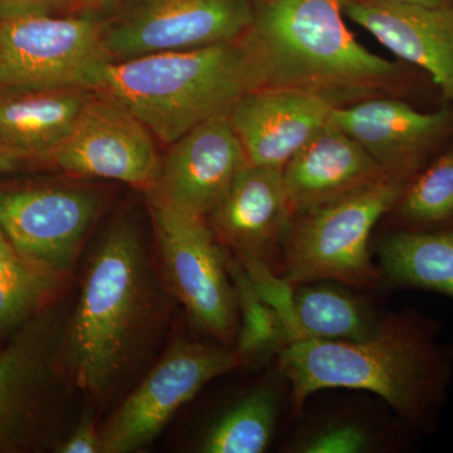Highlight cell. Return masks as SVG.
Returning <instances> with one entry per match:
<instances>
[{
	"mask_svg": "<svg viewBox=\"0 0 453 453\" xmlns=\"http://www.w3.org/2000/svg\"><path fill=\"white\" fill-rule=\"evenodd\" d=\"M334 106L300 89L258 88L241 97L228 115L249 163L282 170L329 122Z\"/></svg>",
	"mask_w": 453,
	"mask_h": 453,
	"instance_id": "cell-16",
	"label": "cell"
},
{
	"mask_svg": "<svg viewBox=\"0 0 453 453\" xmlns=\"http://www.w3.org/2000/svg\"><path fill=\"white\" fill-rule=\"evenodd\" d=\"M242 264L253 288L268 305L280 316L290 342L303 339L294 308V292L296 286L292 285L286 277L279 275L275 268L256 259H238ZM288 342V344H290Z\"/></svg>",
	"mask_w": 453,
	"mask_h": 453,
	"instance_id": "cell-26",
	"label": "cell"
},
{
	"mask_svg": "<svg viewBox=\"0 0 453 453\" xmlns=\"http://www.w3.org/2000/svg\"><path fill=\"white\" fill-rule=\"evenodd\" d=\"M374 438L356 422L334 421L320 426L297 443L303 453H362L372 451Z\"/></svg>",
	"mask_w": 453,
	"mask_h": 453,
	"instance_id": "cell-27",
	"label": "cell"
},
{
	"mask_svg": "<svg viewBox=\"0 0 453 453\" xmlns=\"http://www.w3.org/2000/svg\"><path fill=\"white\" fill-rule=\"evenodd\" d=\"M67 2L68 0H0V19L27 14L50 13Z\"/></svg>",
	"mask_w": 453,
	"mask_h": 453,
	"instance_id": "cell-29",
	"label": "cell"
},
{
	"mask_svg": "<svg viewBox=\"0 0 453 453\" xmlns=\"http://www.w3.org/2000/svg\"><path fill=\"white\" fill-rule=\"evenodd\" d=\"M378 258L381 277L389 285L453 299V226L393 232L378 247Z\"/></svg>",
	"mask_w": 453,
	"mask_h": 453,
	"instance_id": "cell-20",
	"label": "cell"
},
{
	"mask_svg": "<svg viewBox=\"0 0 453 453\" xmlns=\"http://www.w3.org/2000/svg\"><path fill=\"white\" fill-rule=\"evenodd\" d=\"M344 17V0H262L255 5L240 41L258 88L300 89L335 106L393 88L404 68L365 49Z\"/></svg>",
	"mask_w": 453,
	"mask_h": 453,
	"instance_id": "cell-3",
	"label": "cell"
},
{
	"mask_svg": "<svg viewBox=\"0 0 453 453\" xmlns=\"http://www.w3.org/2000/svg\"><path fill=\"white\" fill-rule=\"evenodd\" d=\"M344 13L393 55L426 71L453 104V5L344 0Z\"/></svg>",
	"mask_w": 453,
	"mask_h": 453,
	"instance_id": "cell-17",
	"label": "cell"
},
{
	"mask_svg": "<svg viewBox=\"0 0 453 453\" xmlns=\"http://www.w3.org/2000/svg\"><path fill=\"white\" fill-rule=\"evenodd\" d=\"M240 368L234 349L177 340L100 429L101 453L150 443L205 384Z\"/></svg>",
	"mask_w": 453,
	"mask_h": 453,
	"instance_id": "cell-10",
	"label": "cell"
},
{
	"mask_svg": "<svg viewBox=\"0 0 453 453\" xmlns=\"http://www.w3.org/2000/svg\"><path fill=\"white\" fill-rule=\"evenodd\" d=\"M395 207L405 229L434 231L453 222V145L408 183Z\"/></svg>",
	"mask_w": 453,
	"mask_h": 453,
	"instance_id": "cell-24",
	"label": "cell"
},
{
	"mask_svg": "<svg viewBox=\"0 0 453 453\" xmlns=\"http://www.w3.org/2000/svg\"><path fill=\"white\" fill-rule=\"evenodd\" d=\"M103 193L80 186L0 190V226L28 264L65 277L104 208Z\"/></svg>",
	"mask_w": 453,
	"mask_h": 453,
	"instance_id": "cell-11",
	"label": "cell"
},
{
	"mask_svg": "<svg viewBox=\"0 0 453 453\" xmlns=\"http://www.w3.org/2000/svg\"><path fill=\"white\" fill-rule=\"evenodd\" d=\"M336 283L315 281L295 288V316L303 339L357 342L380 329L384 318L371 303L345 288L344 283Z\"/></svg>",
	"mask_w": 453,
	"mask_h": 453,
	"instance_id": "cell-21",
	"label": "cell"
},
{
	"mask_svg": "<svg viewBox=\"0 0 453 453\" xmlns=\"http://www.w3.org/2000/svg\"><path fill=\"white\" fill-rule=\"evenodd\" d=\"M279 396L271 387H259L232 405L203 434V453H261L275 432Z\"/></svg>",
	"mask_w": 453,
	"mask_h": 453,
	"instance_id": "cell-23",
	"label": "cell"
},
{
	"mask_svg": "<svg viewBox=\"0 0 453 453\" xmlns=\"http://www.w3.org/2000/svg\"><path fill=\"white\" fill-rule=\"evenodd\" d=\"M40 162V159L32 155L0 145V175L22 172Z\"/></svg>",
	"mask_w": 453,
	"mask_h": 453,
	"instance_id": "cell-30",
	"label": "cell"
},
{
	"mask_svg": "<svg viewBox=\"0 0 453 453\" xmlns=\"http://www.w3.org/2000/svg\"><path fill=\"white\" fill-rule=\"evenodd\" d=\"M18 257L16 250L12 246L11 241L8 240L2 226H0V261H7V259Z\"/></svg>",
	"mask_w": 453,
	"mask_h": 453,
	"instance_id": "cell-32",
	"label": "cell"
},
{
	"mask_svg": "<svg viewBox=\"0 0 453 453\" xmlns=\"http://www.w3.org/2000/svg\"><path fill=\"white\" fill-rule=\"evenodd\" d=\"M157 265L130 219L113 223L89 255L62 357L68 380L96 403L139 372L165 326L173 297Z\"/></svg>",
	"mask_w": 453,
	"mask_h": 453,
	"instance_id": "cell-1",
	"label": "cell"
},
{
	"mask_svg": "<svg viewBox=\"0 0 453 453\" xmlns=\"http://www.w3.org/2000/svg\"><path fill=\"white\" fill-rule=\"evenodd\" d=\"M247 164L228 112L220 113L173 142L148 192L150 204L207 219Z\"/></svg>",
	"mask_w": 453,
	"mask_h": 453,
	"instance_id": "cell-13",
	"label": "cell"
},
{
	"mask_svg": "<svg viewBox=\"0 0 453 453\" xmlns=\"http://www.w3.org/2000/svg\"><path fill=\"white\" fill-rule=\"evenodd\" d=\"M57 453H101L100 429L89 411L83 412L73 431L56 447Z\"/></svg>",
	"mask_w": 453,
	"mask_h": 453,
	"instance_id": "cell-28",
	"label": "cell"
},
{
	"mask_svg": "<svg viewBox=\"0 0 453 453\" xmlns=\"http://www.w3.org/2000/svg\"><path fill=\"white\" fill-rule=\"evenodd\" d=\"M253 16L251 0H127L104 23V46L116 62L231 43L249 31Z\"/></svg>",
	"mask_w": 453,
	"mask_h": 453,
	"instance_id": "cell-9",
	"label": "cell"
},
{
	"mask_svg": "<svg viewBox=\"0 0 453 453\" xmlns=\"http://www.w3.org/2000/svg\"><path fill=\"white\" fill-rule=\"evenodd\" d=\"M329 122L344 131L392 177L408 179L453 122L452 111L423 112L395 98L334 106Z\"/></svg>",
	"mask_w": 453,
	"mask_h": 453,
	"instance_id": "cell-15",
	"label": "cell"
},
{
	"mask_svg": "<svg viewBox=\"0 0 453 453\" xmlns=\"http://www.w3.org/2000/svg\"><path fill=\"white\" fill-rule=\"evenodd\" d=\"M157 264L170 296L199 332L222 345L234 342L238 309L226 251L207 219L150 204Z\"/></svg>",
	"mask_w": 453,
	"mask_h": 453,
	"instance_id": "cell-8",
	"label": "cell"
},
{
	"mask_svg": "<svg viewBox=\"0 0 453 453\" xmlns=\"http://www.w3.org/2000/svg\"><path fill=\"white\" fill-rule=\"evenodd\" d=\"M295 217L282 170L249 163L207 222L234 257L275 268Z\"/></svg>",
	"mask_w": 453,
	"mask_h": 453,
	"instance_id": "cell-14",
	"label": "cell"
},
{
	"mask_svg": "<svg viewBox=\"0 0 453 453\" xmlns=\"http://www.w3.org/2000/svg\"><path fill=\"white\" fill-rule=\"evenodd\" d=\"M381 3H395V4H417L426 7H445L452 5L451 0H375Z\"/></svg>",
	"mask_w": 453,
	"mask_h": 453,
	"instance_id": "cell-31",
	"label": "cell"
},
{
	"mask_svg": "<svg viewBox=\"0 0 453 453\" xmlns=\"http://www.w3.org/2000/svg\"><path fill=\"white\" fill-rule=\"evenodd\" d=\"M410 180L387 177L347 196L295 217L282 243L281 275L292 285L342 282L375 288L383 281L369 238L378 220L395 207Z\"/></svg>",
	"mask_w": 453,
	"mask_h": 453,
	"instance_id": "cell-5",
	"label": "cell"
},
{
	"mask_svg": "<svg viewBox=\"0 0 453 453\" xmlns=\"http://www.w3.org/2000/svg\"><path fill=\"white\" fill-rule=\"evenodd\" d=\"M153 136L127 107L95 91L49 163L68 174L121 181L148 193L162 163Z\"/></svg>",
	"mask_w": 453,
	"mask_h": 453,
	"instance_id": "cell-12",
	"label": "cell"
},
{
	"mask_svg": "<svg viewBox=\"0 0 453 453\" xmlns=\"http://www.w3.org/2000/svg\"><path fill=\"white\" fill-rule=\"evenodd\" d=\"M65 321L58 309L38 312L0 351V453L53 451L59 436V372Z\"/></svg>",
	"mask_w": 453,
	"mask_h": 453,
	"instance_id": "cell-6",
	"label": "cell"
},
{
	"mask_svg": "<svg viewBox=\"0 0 453 453\" xmlns=\"http://www.w3.org/2000/svg\"><path fill=\"white\" fill-rule=\"evenodd\" d=\"M61 279L20 257L0 261V335L19 329L37 315Z\"/></svg>",
	"mask_w": 453,
	"mask_h": 453,
	"instance_id": "cell-25",
	"label": "cell"
},
{
	"mask_svg": "<svg viewBox=\"0 0 453 453\" xmlns=\"http://www.w3.org/2000/svg\"><path fill=\"white\" fill-rule=\"evenodd\" d=\"M257 88L251 59L238 40L111 62L100 91L172 145L202 122L231 111Z\"/></svg>",
	"mask_w": 453,
	"mask_h": 453,
	"instance_id": "cell-4",
	"label": "cell"
},
{
	"mask_svg": "<svg viewBox=\"0 0 453 453\" xmlns=\"http://www.w3.org/2000/svg\"><path fill=\"white\" fill-rule=\"evenodd\" d=\"M226 268L237 301L241 325L234 349L240 366L261 368L290 342L275 310L255 290L242 264L226 252Z\"/></svg>",
	"mask_w": 453,
	"mask_h": 453,
	"instance_id": "cell-22",
	"label": "cell"
},
{
	"mask_svg": "<svg viewBox=\"0 0 453 453\" xmlns=\"http://www.w3.org/2000/svg\"><path fill=\"white\" fill-rule=\"evenodd\" d=\"M437 321L417 311L386 316L357 342L301 339L277 356L299 411L319 390H368L381 396L413 429L434 428L453 372V345L438 342Z\"/></svg>",
	"mask_w": 453,
	"mask_h": 453,
	"instance_id": "cell-2",
	"label": "cell"
},
{
	"mask_svg": "<svg viewBox=\"0 0 453 453\" xmlns=\"http://www.w3.org/2000/svg\"><path fill=\"white\" fill-rule=\"evenodd\" d=\"M103 28L92 16L43 13L0 19V92L100 91L112 62Z\"/></svg>",
	"mask_w": 453,
	"mask_h": 453,
	"instance_id": "cell-7",
	"label": "cell"
},
{
	"mask_svg": "<svg viewBox=\"0 0 453 453\" xmlns=\"http://www.w3.org/2000/svg\"><path fill=\"white\" fill-rule=\"evenodd\" d=\"M83 4L88 5V7H100V5L109 4L112 0H79Z\"/></svg>",
	"mask_w": 453,
	"mask_h": 453,
	"instance_id": "cell-33",
	"label": "cell"
},
{
	"mask_svg": "<svg viewBox=\"0 0 453 453\" xmlns=\"http://www.w3.org/2000/svg\"><path fill=\"white\" fill-rule=\"evenodd\" d=\"M94 92L83 88L0 92V145L49 162Z\"/></svg>",
	"mask_w": 453,
	"mask_h": 453,
	"instance_id": "cell-19",
	"label": "cell"
},
{
	"mask_svg": "<svg viewBox=\"0 0 453 453\" xmlns=\"http://www.w3.org/2000/svg\"><path fill=\"white\" fill-rule=\"evenodd\" d=\"M282 175L292 208L299 216L388 174L356 140L327 122L286 164Z\"/></svg>",
	"mask_w": 453,
	"mask_h": 453,
	"instance_id": "cell-18",
	"label": "cell"
}]
</instances>
